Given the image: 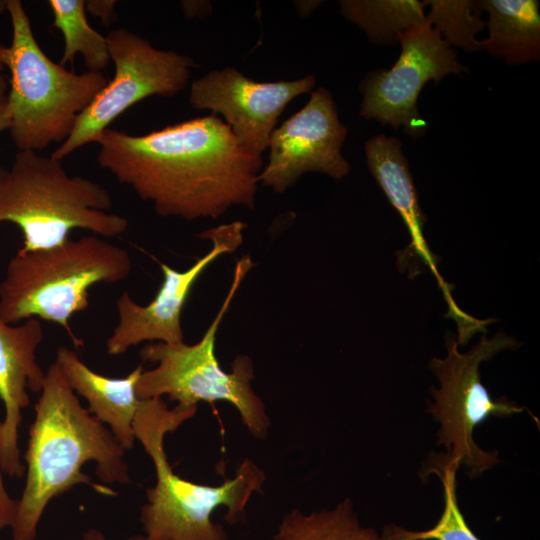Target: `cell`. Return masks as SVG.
I'll use <instances>...</instances> for the list:
<instances>
[{"label":"cell","mask_w":540,"mask_h":540,"mask_svg":"<svg viewBox=\"0 0 540 540\" xmlns=\"http://www.w3.org/2000/svg\"><path fill=\"white\" fill-rule=\"evenodd\" d=\"M6 11V0H0V13Z\"/></svg>","instance_id":"29"},{"label":"cell","mask_w":540,"mask_h":540,"mask_svg":"<svg viewBox=\"0 0 540 540\" xmlns=\"http://www.w3.org/2000/svg\"><path fill=\"white\" fill-rule=\"evenodd\" d=\"M341 14L375 44H395L404 30L426 22V7L417 0H342Z\"/></svg>","instance_id":"19"},{"label":"cell","mask_w":540,"mask_h":540,"mask_svg":"<svg viewBox=\"0 0 540 540\" xmlns=\"http://www.w3.org/2000/svg\"><path fill=\"white\" fill-rule=\"evenodd\" d=\"M253 266L249 255H243L236 262L230 289L197 343L156 342L141 349V359L157 365L141 373L136 385L139 399L166 395L182 407H194L199 402L226 401L237 409L242 423L253 437L267 438L271 423L262 399L251 386L254 378L252 360L246 355H238L231 364V372H225L215 354L218 328Z\"/></svg>","instance_id":"7"},{"label":"cell","mask_w":540,"mask_h":540,"mask_svg":"<svg viewBox=\"0 0 540 540\" xmlns=\"http://www.w3.org/2000/svg\"><path fill=\"white\" fill-rule=\"evenodd\" d=\"M16 509L17 501L7 492L0 473V531L12 526Z\"/></svg>","instance_id":"23"},{"label":"cell","mask_w":540,"mask_h":540,"mask_svg":"<svg viewBox=\"0 0 540 540\" xmlns=\"http://www.w3.org/2000/svg\"><path fill=\"white\" fill-rule=\"evenodd\" d=\"M365 156L369 171L405 223L416 258H421L435 275L448 304V317L453 318L456 323L463 321L466 313L454 302L451 289L438 273L436 259L425 241V218L419 206L401 141L383 134L373 136L365 144Z\"/></svg>","instance_id":"15"},{"label":"cell","mask_w":540,"mask_h":540,"mask_svg":"<svg viewBox=\"0 0 540 540\" xmlns=\"http://www.w3.org/2000/svg\"><path fill=\"white\" fill-rule=\"evenodd\" d=\"M315 83L313 75L292 81L256 82L234 67H226L193 81L189 103L195 109L222 114L239 143L261 156L286 106L309 93Z\"/></svg>","instance_id":"13"},{"label":"cell","mask_w":540,"mask_h":540,"mask_svg":"<svg viewBox=\"0 0 540 540\" xmlns=\"http://www.w3.org/2000/svg\"><path fill=\"white\" fill-rule=\"evenodd\" d=\"M429 6L426 21L440 34L449 46L459 47L467 52L483 50L476 34L486 24L481 19L476 1L471 0H427Z\"/></svg>","instance_id":"22"},{"label":"cell","mask_w":540,"mask_h":540,"mask_svg":"<svg viewBox=\"0 0 540 540\" xmlns=\"http://www.w3.org/2000/svg\"><path fill=\"white\" fill-rule=\"evenodd\" d=\"M433 472L443 484L444 510L436 525L424 531H410L396 525L384 527V540H480L468 526L457 501L456 472L458 464L439 459Z\"/></svg>","instance_id":"21"},{"label":"cell","mask_w":540,"mask_h":540,"mask_svg":"<svg viewBox=\"0 0 540 540\" xmlns=\"http://www.w3.org/2000/svg\"><path fill=\"white\" fill-rule=\"evenodd\" d=\"M12 26L0 63L10 71L8 131L19 149L39 152L70 135L78 116L107 84L102 72L75 73L53 62L39 46L20 0H6Z\"/></svg>","instance_id":"6"},{"label":"cell","mask_w":540,"mask_h":540,"mask_svg":"<svg viewBox=\"0 0 540 540\" xmlns=\"http://www.w3.org/2000/svg\"><path fill=\"white\" fill-rule=\"evenodd\" d=\"M458 346L456 338H450L447 356L433 358L430 362L440 387L431 391L434 402L428 412L440 424L437 444L447 450L443 458L459 467L464 465L469 476L475 478L501 462L496 451L487 452L475 443V427L490 416L509 417L525 409L506 399L494 400L481 382L479 367L482 362L518 344L499 332L491 338L483 335L465 353H461Z\"/></svg>","instance_id":"8"},{"label":"cell","mask_w":540,"mask_h":540,"mask_svg":"<svg viewBox=\"0 0 540 540\" xmlns=\"http://www.w3.org/2000/svg\"><path fill=\"white\" fill-rule=\"evenodd\" d=\"M55 362L74 392L83 396L88 410L110 431L125 450L134 447L136 438L133 423L142 400L136 394V385L142 365H138L124 378H110L91 370L71 349L59 346Z\"/></svg>","instance_id":"16"},{"label":"cell","mask_w":540,"mask_h":540,"mask_svg":"<svg viewBox=\"0 0 540 540\" xmlns=\"http://www.w3.org/2000/svg\"><path fill=\"white\" fill-rule=\"evenodd\" d=\"M40 393L24 454L26 482L10 527L12 540H35L50 500L75 485L87 484L103 495H116L82 472L88 461L96 463V474L103 482H132L124 460L126 450L81 405L55 361L45 372Z\"/></svg>","instance_id":"2"},{"label":"cell","mask_w":540,"mask_h":540,"mask_svg":"<svg viewBox=\"0 0 540 540\" xmlns=\"http://www.w3.org/2000/svg\"><path fill=\"white\" fill-rule=\"evenodd\" d=\"M346 134L331 93L318 88L301 110L272 132L268 163L259 173V182L283 193L307 172L343 178L350 171L341 153Z\"/></svg>","instance_id":"11"},{"label":"cell","mask_w":540,"mask_h":540,"mask_svg":"<svg viewBox=\"0 0 540 540\" xmlns=\"http://www.w3.org/2000/svg\"><path fill=\"white\" fill-rule=\"evenodd\" d=\"M274 540H384L373 527L363 525L346 498L331 509L309 514L293 509L281 519Z\"/></svg>","instance_id":"18"},{"label":"cell","mask_w":540,"mask_h":540,"mask_svg":"<svg viewBox=\"0 0 540 540\" xmlns=\"http://www.w3.org/2000/svg\"><path fill=\"white\" fill-rule=\"evenodd\" d=\"M8 89L9 84L3 71L0 72V133L8 130L10 117L8 111Z\"/></svg>","instance_id":"25"},{"label":"cell","mask_w":540,"mask_h":540,"mask_svg":"<svg viewBox=\"0 0 540 540\" xmlns=\"http://www.w3.org/2000/svg\"><path fill=\"white\" fill-rule=\"evenodd\" d=\"M196 411L197 406L170 409L162 398H152L142 400L135 416V438L151 458L156 474V483L146 490L147 502L140 511L147 540H228L223 526L212 520L213 511L224 506L225 520L235 524L244 517L252 495L262 492L264 472L250 459L218 486L197 484L173 471L164 438Z\"/></svg>","instance_id":"3"},{"label":"cell","mask_w":540,"mask_h":540,"mask_svg":"<svg viewBox=\"0 0 540 540\" xmlns=\"http://www.w3.org/2000/svg\"><path fill=\"white\" fill-rule=\"evenodd\" d=\"M487 12L488 38L482 49L510 65L540 58V14L536 0H481Z\"/></svg>","instance_id":"17"},{"label":"cell","mask_w":540,"mask_h":540,"mask_svg":"<svg viewBox=\"0 0 540 540\" xmlns=\"http://www.w3.org/2000/svg\"><path fill=\"white\" fill-rule=\"evenodd\" d=\"M397 42L401 52L396 63L390 69L370 72L360 82V115L395 129L402 126L406 134L418 138L426 131L417 109L422 88L430 80L438 84L449 74L467 71V67L427 21L402 31Z\"/></svg>","instance_id":"10"},{"label":"cell","mask_w":540,"mask_h":540,"mask_svg":"<svg viewBox=\"0 0 540 540\" xmlns=\"http://www.w3.org/2000/svg\"><path fill=\"white\" fill-rule=\"evenodd\" d=\"M181 7L187 18L205 17L212 10V5L209 1H182Z\"/></svg>","instance_id":"26"},{"label":"cell","mask_w":540,"mask_h":540,"mask_svg":"<svg viewBox=\"0 0 540 540\" xmlns=\"http://www.w3.org/2000/svg\"><path fill=\"white\" fill-rule=\"evenodd\" d=\"M4 67L3 65L0 63V72L3 71Z\"/></svg>","instance_id":"30"},{"label":"cell","mask_w":540,"mask_h":540,"mask_svg":"<svg viewBox=\"0 0 540 540\" xmlns=\"http://www.w3.org/2000/svg\"><path fill=\"white\" fill-rule=\"evenodd\" d=\"M114 76L78 116L67 139L51 157L62 161L99 136L123 112L150 96L172 97L187 85L197 64L186 55L155 48L143 37L125 29L106 36Z\"/></svg>","instance_id":"9"},{"label":"cell","mask_w":540,"mask_h":540,"mask_svg":"<svg viewBox=\"0 0 540 540\" xmlns=\"http://www.w3.org/2000/svg\"><path fill=\"white\" fill-rule=\"evenodd\" d=\"M44 339V330L37 318L15 325L0 318V400L4 418L0 421V473L22 477L18 431L22 411L30 400L28 390L40 393L45 373L36 360V351Z\"/></svg>","instance_id":"14"},{"label":"cell","mask_w":540,"mask_h":540,"mask_svg":"<svg viewBox=\"0 0 540 540\" xmlns=\"http://www.w3.org/2000/svg\"><path fill=\"white\" fill-rule=\"evenodd\" d=\"M96 143L99 167L160 216L194 221L255 208L263 159L214 114L143 135L108 128Z\"/></svg>","instance_id":"1"},{"label":"cell","mask_w":540,"mask_h":540,"mask_svg":"<svg viewBox=\"0 0 540 540\" xmlns=\"http://www.w3.org/2000/svg\"><path fill=\"white\" fill-rule=\"evenodd\" d=\"M322 1H295L294 5L301 16L310 15Z\"/></svg>","instance_id":"28"},{"label":"cell","mask_w":540,"mask_h":540,"mask_svg":"<svg viewBox=\"0 0 540 540\" xmlns=\"http://www.w3.org/2000/svg\"><path fill=\"white\" fill-rule=\"evenodd\" d=\"M115 5L114 0H90L86 1V10L109 24L115 17Z\"/></svg>","instance_id":"24"},{"label":"cell","mask_w":540,"mask_h":540,"mask_svg":"<svg viewBox=\"0 0 540 540\" xmlns=\"http://www.w3.org/2000/svg\"><path fill=\"white\" fill-rule=\"evenodd\" d=\"M245 227V223L235 221L197 235L210 240L212 248L185 271H177L159 262L163 281L148 305L136 303L124 291L116 300L119 321L106 340V352L111 356L120 355L145 341L184 342L181 313L195 282L215 259L240 247Z\"/></svg>","instance_id":"12"},{"label":"cell","mask_w":540,"mask_h":540,"mask_svg":"<svg viewBox=\"0 0 540 540\" xmlns=\"http://www.w3.org/2000/svg\"><path fill=\"white\" fill-rule=\"evenodd\" d=\"M53 15L52 27L64 38V50L60 64H73L75 56L84 58L88 71L102 72L111 61L106 40L90 26L84 0H49Z\"/></svg>","instance_id":"20"},{"label":"cell","mask_w":540,"mask_h":540,"mask_svg":"<svg viewBox=\"0 0 540 540\" xmlns=\"http://www.w3.org/2000/svg\"><path fill=\"white\" fill-rule=\"evenodd\" d=\"M110 192L97 182L70 176L62 161L36 151H19L0 167V223L22 232L20 249L34 251L64 243L74 229L103 238L122 235L128 220L114 213Z\"/></svg>","instance_id":"4"},{"label":"cell","mask_w":540,"mask_h":540,"mask_svg":"<svg viewBox=\"0 0 540 540\" xmlns=\"http://www.w3.org/2000/svg\"><path fill=\"white\" fill-rule=\"evenodd\" d=\"M83 540H108L104 534L96 529L90 528L83 534ZM127 540H147L144 535H138L128 538Z\"/></svg>","instance_id":"27"},{"label":"cell","mask_w":540,"mask_h":540,"mask_svg":"<svg viewBox=\"0 0 540 540\" xmlns=\"http://www.w3.org/2000/svg\"><path fill=\"white\" fill-rule=\"evenodd\" d=\"M131 271L128 251L95 234L48 249H19L0 282V318L9 324L30 318L54 322L82 346L69 321L89 307V288L121 282Z\"/></svg>","instance_id":"5"}]
</instances>
